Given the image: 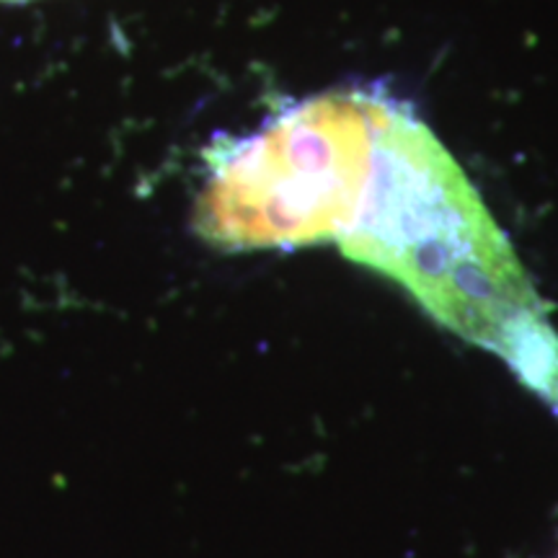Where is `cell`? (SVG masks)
<instances>
[{
    "label": "cell",
    "mask_w": 558,
    "mask_h": 558,
    "mask_svg": "<svg viewBox=\"0 0 558 558\" xmlns=\"http://www.w3.org/2000/svg\"><path fill=\"white\" fill-rule=\"evenodd\" d=\"M194 228L228 251L337 243L558 414V337L478 192L380 96L339 90L215 153Z\"/></svg>",
    "instance_id": "cell-1"
},
{
    "label": "cell",
    "mask_w": 558,
    "mask_h": 558,
    "mask_svg": "<svg viewBox=\"0 0 558 558\" xmlns=\"http://www.w3.org/2000/svg\"><path fill=\"white\" fill-rule=\"evenodd\" d=\"M11 3H16V0H11Z\"/></svg>",
    "instance_id": "cell-2"
}]
</instances>
